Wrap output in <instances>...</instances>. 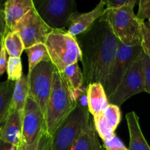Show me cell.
Returning <instances> with one entry per match:
<instances>
[{
  "label": "cell",
  "instance_id": "cell-1",
  "mask_svg": "<svg viewBox=\"0 0 150 150\" xmlns=\"http://www.w3.org/2000/svg\"><path fill=\"white\" fill-rule=\"evenodd\" d=\"M76 39L81 51L84 85L100 83L105 86L117 54L118 39L108 23L100 20Z\"/></svg>",
  "mask_w": 150,
  "mask_h": 150
},
{
  "label": "cell",
  "instance_id": "cell-2",
  "mask_svg": "<svg viewBox=\"0 0 150 150\" xmlns=\"http://www.w3.org/2000/svg\"><path fill=\"white\" fill-rule=\"evenodd\" d=\"M135 5L120 9H106L100 21H105L120 42L128 46L142 45L144 22L135 14Z\"/></svg>",
  "mask_w": 150,
  "mask_h": 150
},
{
  "label": "cell",
  "instance_id": "cell-3",
  "mask_svg": "<svg viewBox=\"0 0 150 150\" xmlns=\"http://www.w3.org/2000/svg\"><path fill=\"white\" fill-rule=\"evenodd\" d=\"M76 106L67 83L59 72L56 70L53 77L51 95L44 114L46 130L49 136H53Z\"/></svg>",
  "mask_w": 150,
  "mask_h": 150
},
{
  "label": "cell",
  "instance_id": "cell-4",
  "mask_svg": "<svg viewBox=\"0 0 150 150\" xmlns=\"http://www.w3.org/2000/svg\"><path fill=\"white\" fill-rule=\"evenodd\" d=\"M45 45L51 62L59 73L81 59V51L77 39L65 31H53L48 35Z\"/></svg>",
  "mask_w": 150,
  "mask_h": 150
},
{
  "label": "cell",
  "instance_id": "cell-5",
  "mask_svg": "<svg viewBox=\"0 0 150 150\" xmlns=\"http://www.w3.org/2000/svg\"><path fill=\"white\" fill-rule=\"evenodd\" d=\"M90 119L88 110L76 106L51 136V150H70Z\"/></svg>",
  "mask_w": 150,
  "mask_h": 150
},
{
  "label": "cell",
  "instance_id": "cell-6",
  "mask_svg": "<svg viewBox=\"0 0 150 150\" xmlns=\"http://www.w3.org/2000/svg\"><path fill=\"white\" fill-rule=\"evenodd\" d=\"M34 6L43 21L53 30H64L70 17L76 13L74 0H33Z\"/></svg>",
  "mask_w": 150,
  "mask_h": 150
},
{
  "label": "cell",
  "instance_id": "cell-7",
  "mask_svg": "<svg viewBox=\"0 0 150 150\" xmlns=\"http://www.w3.org/2000/svg\"><path fill=\"white\" fill-rule=\"evenodd\" d=\"M143 52L142 45L128 46L119 41L117 54L104 86L108 98L114 94L126 73L142 57Z\"/></svg>",
  "mask_w": 150,
  "mask_h": 150
},
{
  "label": "cell",
  "instance_id": "cell-8",
  "mask_svg": "<svg viewBox=\"0 0 150 150\" xmlns=\"http://www.w3.org/2000/svg\"><path fill=\"white\" fill-rule=\"evenodd\" d=\"M56 70L51 62H42L27 75L29 96L38 104L43 114L46 111Z\"/></svg>",
  "mask_w": 150,
  "mask_h": 150
},
{
  "label": "cell",
  "instance_id": "cell-9",
  "mask_svg": "<svg viewBox=\"0 0 150 150\" xmlns=\"http://www.w3.org/2000/svg\"><path fill=\"white\" fill-rule=\"evenodd\" d=\"M13 31L19 34L26 49L36 44H45L54 30L43 21L34 7L19 21Z\"/></svg>",
  "mask_w": 150,
  "mask_h": 150
},
{
  "label": "cell",
  "instance_id": "cell-10",
  "mask_svg": "<svg viewBox=\"0 0 150 150\" xmlns=\"http://www.w3.org/2000/svg\"><path fill=\"white\" fill-rule=\"evenodd\" d=\"M144 92L143 67L141 57L126 73L114 94L108 98V101L109 103L120 107L132 96Z\"/></svg>",
  "mask_w": 150,
  "mask_h": 150
},
{
  "label": "cell",
  "instance_id": "cell-11",
  "mask_svg": "<svg viewBox=\"0 0 150 150\" xmlns=\"http://www.w3.org/2000/svg\"><path fill=\"white\" fill-rule=\"evenodd\" d=\"M47 132L45 120L42 110L31 97H28L22 120L23 142L32 144Z\"/></svg>",
  "mask_w": 150,
  "mask_h": 150
},
{
  "label": "cell",
  "instance_id": "cell-12",
  "mask_svg": "<svg viewBox=\"0 0 150 150\" xmlns=\"http://www.w3.org/2000/svg\"><path fill=\"white\" fill-rule=\"evenodd\" d=\"M105 4L102 0L91 11L84 13L79 12L73 13L70 17L65 32L74 38L89 32L95 22L103 16L105 10Z\"/></svg>",
  "mask_w": 150,
  "mask_h": 150
},
{
  "label": "cell",
  "instance_id": "cell-13",
  "mask_svg": "<svg viewBox=\"0 0 150 150\" xmlns=\"http://www.w3.org/2000/svg\"><path fill=\"white\" fill-rule=\"evenodd\" d=\"M0 139L17 147L23 142L22 119L13 106L7 119L0 127Z\"/></svg>",
  "mask_w": 150,
  "mask_h": 150
},
{
  "label": "cell",
  "instance_id": "cell-14",
  "mask_svg": "<svg viewBox=\"0 0 150 150\" xmlns=\"http://www.w3.org/2000/svg\"><path fill=\"white\" fill-rule=\"evenodd\" d=\"M34 7L33 0L6 1L4 4V12L8 32H12L19 21Z\"/></svg>",
  "mask_w": 150,
  "mask_h": 150
},
{
  "label": "cell",
  "instance_id": "cell-15",
  "mask_svg": "<svg viewBox=\"0 0 150 150\" xmlns=\"http://www.w3.org/2000/svg\"><path fill=\"white\" fill-rule=\"evenodd\" d=\"M89 111L92 117L103 112L109 105L105 88L100 83H90L87 86Z\"/></svg>",
  "mask_w": 150,
  "mask_h": 150
},
{
  "label": "cell",
  "instance_id": "cell-16",
  "mask_svg": "<svg viewBox=\"0 0 150 150\" xmlns=\"http://www.w3.org/2000/svg\"><path fill=\"white\" fill-rule=\"evenodd\" d=\"M127 127L130 134L129 150H150L146 139L144 136L139 124V117L134 111L126 114Z\"/></svg>",
  "mask_w": 150,
  "mask_h": 150
},
{
  "label": "cell",
  "instance_id": "cell-17",
  "mask_svg": "<svg viewBox=\"0 0 150 150\" xmlns=\"http://www.w3.org/2000/svg\"><path fill=\"white\" fill-rule=\"evenodd\" d=\"M70 150H105L99 142L93 119H90Z\"/></svg>",
  "mask_w": 150,
  "mask_h": 150
},
{
  "label": "cell",
  "instance_id": "cell-18",
  "mask_svg": "<svg viewBox=\"0 0 150 150\" xmlns=\"http://www.w3.org/2000/svg\"><path fill=\"white\" fill-rule=\"evenodd\" d=\"M15 84L16 82L9 80L0 82V127L11 110Z\"/></svg>",
  "mask_w": 150,
  "mask_h": 150
},
{
  "label": "cell",
  "instance_id": "cell-19",
  "mask_svg": "<svg viewBox=\"0 0 150 150\" xmlns=\"http://www.w3.org/2000/svg\"><path fill=\"white\" fill-rule=\"evenodd\" d=\"M28 97H29L28 76L23 74L21 79L16 81L14 92H13V103H12V106L19 113L22 120H23L25 105Z\"/></svg>",
  "mask_w": 150,
  "mask_h": 150
},
{
  "label": "cell",
  "instance_id": "cell-20",
  "mask_svg": "<svg viewBox=\"0 0 150 150\" xmlns=\"http://www.w3.org/2000/svg\"><path fill=\"white\" fill-rule=\"evenodd\" d=\"M60 74L67 83L70 91L79 89L84 85L83 72L81 70L78 63L67 67Z\"/></svg>",
  "mask_w": 150,
  "mask_h": 150
},
{
  "label": "cell",
  "instance_id": "cell-21",
  "mask_svg": "<svg viewBox=\"0 0 150 150\" xmlns=\"http://www.w3.org/2000/svg\"><path fill=\"white\" fill-rule=\"evenodd\" d=\"M28 57L29 73L42 62H51L48 49L45 44L39 43L25 49Z\"/></svg>",
  "mask_w": 150,
  "mask_h": 150
},
{
  "label": "cell",
  "instance_id": "cell-22",
  "mask_svg": "<svg viewBox=\"0 0 150 150\" xmlns=\"http://www.w3.org/2000/svg\"><path fill=\"white\" fill-rule=\"evenodd\" d=\"M3 45L10 57H21L25 50L21 38L16 31L9 32L5 35Z\"/></svg>",
  "mask_w": 150,
  "mask_h": 150
},
{
  "label": "cell",
  "instance_id": "cell-23",
  "mask_svg": "<svg viewBox=\"0 0 150 150\" xmlns=\"http://www.w3.org/2000/svg\"><path fill=\"white\" fill-rule=\"evenodd\" d=\"M92 119H93L94 125H95L97 133L102 139L103 141L109 140L116 136L115 131H114L109 127L108 123L105 121L103 113L101 112L93 116Z\"/></svg>",
  "mask_w": 150,
  "mask_h": 150
},
{
  "label": "cell",
  "instance_id": "cell-24",
  "mask_svg": "<svg viewBox=\"0 0 150 150\" xmlns=\"http://www.w3.org/2000/svg\"><path fill=\"white\" fill-rule=\"evenodd\" d=\"M103 113L105 117V121L108 123L109 127L114 131H115L120 125L122 118L121 110L120 107L114 104L109 103V105L103 111Z\"/></svg>",
  "mask_w": 150,
  "mask_h": 150
},
{
  "label": "cell",
  "instance_id": "cell-25",
  "mask_svg": "<svg viewBox=\"0 0 150 150\" xmlns=\"http://www.w3.org/2000/svg\"><path fill=\"white\" fill-rule=\"evenodd\" d=\"M7 80L17 81L23 76L22 64L21 57H10L8 58L7 67Z\"/></svg>",
  "mask_w": 150,
  "mask_h": 150
},
{
  "label": "cell",
  "instance_id": "cell-26",
  "mask_svg": "<svg viewBox=\"0 0 150 150\" xmlns=\"http://www.w3.org/2000/svg\"><path fill=\"white\" fill-rule=\"evenodd\" d=\"M17 150H51V136L45 132L32 144H26L23 142L18 146Z\"/></svg>",
  "mask_w": 150,
  "mask_h": 150
},
{
  "label": "cell",
  "instance_id": "cell-27",
  "mask_svg": "<svg viewBox=\"0 0 150 150\" xmlns=\"http://www.w3.org/2000/svg\"><path fill=\"white\" fill-rule=\"evenodd\" d=\"M72 96L76 102V105L83 109L89 111V102L87 96V86L83 85L79 89L71 91Z\"/></svg>",
  "mask_w": 150,
  "mask_h": 150
},
{
  "label": "cell",
  "instance_id": "cell-28",
  "mask_svg": "<svg viewBox=\"0 0 150 150\" xmlns=\"http://www.w3.org/2000/svg\"><path fill=\"white\" fill-rule=\"evenodd\" d=\"M142 67H143L144 82L145 92L150 95V59L147 55L143 52L142 56Z\"/></svg>",
  "mask_w": 150,
  "mask_h": 150
},
{
  "label": "cell",
  "instance_id": "cell-29",
  "mask_svg": "<svg viewBox=\"0 0 150 150\" xmlns=\"http://www.w3.org/2000/svg\"><path fill=\"white\" fill-rule=\"evenodd\" d=\"M138 18L142 21L150 20V0H140L139 1V11L136 14Z\"/></svg>",
  "mask_w": 150,
  "mask_h": 150
},
{
  "label": "cell",
  "instance_id": "cell-30",
  "mask_svg": "<svg viewBox=\"0 0 150 150\" xmlns=\"http://www.w3.org/2000/svg\"><path fill=\"white\" fill-rule=\"evenodd\" d=\"M105 150H129L121 140L115 136L109 140L103 141Z\"/></svg>",
  "mask_w": 150,
  "mask_h": 150
},
{
  "label": "cell",
  "instance_id": "cell-31",
  "mask_svg": "<svg viewBox=\"0 0 150 150\" xmlns=\"http://www.w3.org/2000/svg\"><path fill=\"white\" fill-rule=\"evenodd\" d=\"M106 9H120L126 5H136L137 0H103Z\"/></svg>",
  "mask_w": 150,
  "mask_h": 150
},
{
  "label": "cell",
  "instance_id": "cell-32",
  "mask_svg": "<svg viewBox=\"0 0 150 150\" xmlns=\"http://www.w3.org/2000/svg\"><path fill=\"white\" fill-rule=\"evenodd\" d=\"M7 55V53L3 45L0 52V75H3L7 71V62H8Z\"/></svg>",
  "mask_w": 150,
  "mask_h": 150
},
{
  "label": "cell",
  "instance_id": "cell-33",
  "mask_svg": "<svg viewBox=\"0 0 150 150\" xmlns=\"http://www.w3.org/2000/svg\"><path fill=\"white\" fill-rule=\"evenodd\" d=\"M0 33L4 35V37L8 33L7 24H6L4 12V10H2L1 8H0Z\"/></svg>",
  "mask_w": 150,
  "mask_h": 150
},
{
  "label": "cell",
  "instance_id": "cell-34",
  "mask_svg": "<svg viewBox=\"0 0 150 150\" xmlns=\"http://www.w3.org/2000/svg\"><path fill=\"white\" fill-rule=\"evenodd\" d=\"M142 47H143L144 51L145 54L149 57L150 59V38L147 35L144 31V40L143 43H142Z\"/></svg>",
  "mask_w": 150,
  "mask_h": 150
},
{
  "label": "cell",
  "instance_id": "cell-35",
  "mask_svg": "<svg viewBox=\"0 0 150 150\" xmlns=\"http://www.w3.org/2000/svg\"><path fill=\"white\" fill-rule=\"evenodd\" d=\"M0 150H17V146L7 143L0 139Z\"/></svg>",
  "mask_w": 150,
  "mask_h": 150
},
{
  "label": "cell",
  "instance_id": "cell-36",
  "mask_svg": "<svg viewBox=\"0 0 150 150\" xmlns=\"http://www.w3.org/2000/svg\"><path fill=\"white\" fill-rule=\"evenodd\" d=\"M144 31L145 33H146L150 38V20H148L146 22H144Z\"/></svg>",
  "mask_w": 150,
  "mask_h": 150
},
{
  "label": "cell",
  "instance_id": "cell-37",
  "mask_svg": "<svg viewBox=\"0 0 150 150\" xmlns=\"http://www.w3.org/2000/svg\"><path fill=\"white\" fill-rule=\"evenodd\" d=\"M4 35L0 33V52H1V50L3 47V44H4Z\"/></svg>",
  "mask_w": 150,
  "mask_h": 150
}]
</instances>
